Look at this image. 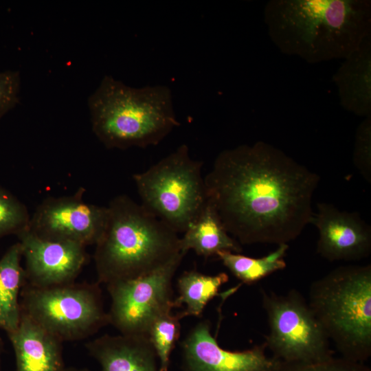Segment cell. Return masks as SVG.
Wrapping results in <instances>:
<instances>
[{"label":"cell","instance_id":"cell-23","mask_svg":"<svg viewBox=\"0 0 371 371\" xmlns=\"http://www.w3.org/2000/svg\"><path fill=\"white\" fill-rule=\"evenodd\" d=\"M352 160L363 178L371 181V115L364 117L355 134Z\"/></svg>","mask_w":371,"mask_h":371},{"label":"cell","instance_id":"cell-25","mask_svg":"<svg viewBox=\"0 0 371 371\" xmlns=\"http://www.w3.org/2000/svg\"><path fill=\"white\" fill-rule=\"evenodd\" d=\"M21 87L19 71H0V120L19 102Z\"/></svg>","mask_w":371,"mask_h":371},{"label":"cell","instance_id":"cell-6","mask_svg":"<svg viewBox=\"0 0 371 371\" xmlns=\"http://www.w3.org/2000/svg\"><path fill=\"white\" fill-rule=\"evenodd\" d=\"M203 162L180 145L146 171L133 176L142 205L177 234L184 232L207 203Z\"/></svg>","mask_w":371,"mask_h":371},{"label":"cell","instance_id":"cell-7","mask_svg":"<svg viewBox=\"0 0 371 371\" xmlns=\"http://www.w3.org/2000/svg\"><path fill=\"white\" fill-rule=\"evenodd\" d=\"M20 304L23 314L62 342L88 338L109 324L98 284L34 287L25 282Z\"/></svg>","mask_w":371,"mask_h":371},{"label":"cell","instance_id":"cell-4","mask_svg":"<svg viewBox=\"0 0 371 371\" xmlns=\"http://www.w3.org/2000/svg\"><path fill=\"white\" fill-rule=\"evenodd\" d=\"M87 105L92 131L109 149L156 146L180 125L166 85L135 88L106 75Z\"/></svg>","mask_w":371,"mask_h":371},{"label":"cell","instance_id":"cell-10","mask_svg":"<svg viewBox=\"0 0 371 371\" xmlns=\"http://www.w3.org/2000/svg\"><path fill=\"white\" fill-rule=\"evenodd\" d=\"M85 192L80 188L71 195L44 199L31 216L29 230L45 240L95 245L104 230L108 207L86 202Z\"/></svg>","mask_w":371,"mask_h":371},{"label":"cell","instance_id":"cell-3","mask_svg":"<svg viewBox=\"0 0 371 371\" xmlns=\"http://www.w3.org/2000/svg\"><path fill=\"white\" fill-rule=\"evenodd\" d=\"M94 262L105 285L150 273L181 252L178 234L127 195L109 203Z\"/></svg>","mask_w":371,"mask_h":371},{"label":"cell","instance_id":"cell-13","mask_svg":"<svg viewBox=\"0 0 371 371\" xmlns=\"http://www.w3.org/2000/svg\"><path fill=\"white\" fill-rule=\"evenodd\" d=\"M311 223L318 230L317 252L329 261H357L371 252V228L357 212L341 211L327 203L317 204Z\"/></svg>","mask_w":371,"mask_h":371},{"label":"cell","instance_id":"cell-1","mask_svg":"<svg viewBox=\"0 0 371 371\" xmlns=\"http://www.w3.org/2000/svg\"><path fill=\"white\" fill-rule=\"evenodd\" d=\"M320 178L262 141L222 150L204 177L209 202L241 245L288 244L311 223Z\"/></svg>","mask_w":371,"mask_h":371},{"label":"cell","instance_id":"cell-17","mask_svg":"<svg viewBox=\"0 0 371 371\" xmlns=\"http://www.w3.org/2000/svg\"><path fill=\"white\" fill-rule=\"evenodd\" d=\"M179 249L186 254L192 249L205 258L216 256L221 251L240 254L243 251L241 245L227 232L209 201L179 238Z\"/></svg>","mask_w":371,"mask_h":371},{"label":"cell","instance_id":"cell-8","mask_svg":"<svg viewBox=\"0 0 371 371\" xmlns=\"http://www.w3.org/2000/svg\"><path fill=\"white\" fill-rule=\"evenodd\" d=\"M269 333L265 344L283 363H308L333 357L330 340L308 302L295 289L278 295L261 290Z\"/></svg>","mask_w":371,"mask_h":371},{"label":"cell","instance_id":"cell-26","mask_svg":"<svg viewBox=\"0 0 371 371\" xmlns=\"http://www.w3.org/2000/svg\"><path fill=\"white\" fill-rule=\"evenodd\" d=\"M65 371H88V370L85 369H82V370L69 369V370H65Z\"/></svg>","mask_w":371,"mask_h":371},{"label":"cell","instance_id":"cell-21","mask_svg":"<svg viewBox=\"0 0 371 371\" xmlns=\"http://www.w3.org/2000/svg\"><path fill=\"white\" fill-rule=\"evenodd\" d=\"M179 313H164L152 324L148 337L157 355L161 371H168L170 356L181 335Z\"/></svg>","mask_w":371,"mask_h":371},{"label":"cell","instance_id":"cell-24","mask_svg":"<svg viewBox=\"0 0 371 371\" xmlns=\"http://www.w3.org/2000/svg\"><path fill=\"white\" fill-rule=\"evenodd\" d=\"M276 371H370L363 363L344 357L328 359L308 363H283Z\"/></svg>","mask_w":371,"mask_h":371},{"label":"cell","instance_id":"cell-14","mask_svg":"<svg viewBox=\"0 0 371 371\" xmlns=\"http://www.w3.org/2000/svg\"><path fill=\"white\" fill-rule=\"evenodd\" d=\"M85 346L100 371H161L147 336L104 335Z\"/></svg>","mask_w":371,"mask_h":371},{"label":"cell","instance_id":"cell-5","mask_svg":"<svg viewBox=\"0 0 371 371\" xmlns=\"http://www.w3.org/2000/svg\"><path fill=\"white\" fill-rule=\"evenodd\" d=\"M308 303L341 357L371 355V265L339 267L313 282Z\"/></svg>","mask_w":371,"mask_h":371},{"label":"cell","instance_id":"cell-2","mask_svg":"<svg viewBox=\"0 0 371 371\" xmlns=\"http://www.w3.org/2000/svg\"><path fill=\"white\" fill-rule=\"evenodd\" d=\"M263 19L280 52L311 64L344 60L371 37L369 0H270Z\"/></svg>","mask_w":371,"mask_h":371},{"label":"cell","instance_id":"cell-12","mask_svg":"<svg viewBox=\"0 0 371 371\" xmlns=\"http://www.w3.org/2000/svg\"><path fill=\"white\" fill-rule=\"evenodd\" d=\"M26 284L49 287L74 282L88 260L86 247L41 238L29 229L17 236Z\"/></svg>","mask_w":371,"mask_h":371},{"label":"cell","instance_id":"cell-19","mask_svg":"<svg viewBox=\"0 0 371 371\" xmlns=\"http://www.w3.org/2000/svg\"><path fill=\"white\" fill-rule=\"evenodd\" d=\"M228 280L224 272L210 276L196 270L184 271L177 280L179 295L174 299L175 308L185 305V309L179 312L181 317L201 315L206 305L218 295L220 288Z\"/></svg>","mask_w":371,"mask_h":371},{"label":"cell","instance_id":"cell-18","mask_svg":"<svg viewBox=\"0 0 371 371\" xmlns=\"http://www.w3.org/2000/svg\"><path fill=\"white\" fill-rule=\"evenodd\" d=\"M21 261L19 242L11 245L0 258V329L8 335L17 329L21 317L20 296L26 282Z\"/></svg>","mask_w":371,"mask_h":371},{"label":"cell","instance_id":"cell-15","mask_svg":"<svg viewBox=\"0 0 371 371\" xmlns=\"http://www.w3.org/2000/svg\"><path fill=\"white\" fill-rule=\"evenodd\" d=\"M16 371H65L62 341L21 313L17 329L8 335Z\"/></svg>","mask_w":371,"mask_h":371},{"label":"cell","instance_id":"cell-16","mask_svg":"<svg viewBox=\"0 0 371 371\" xmlns=\"http://www.w3.org/2000/svg\"><path fill=\"white\" fill-rule=\"evenodd\" d=\"M332 81L342 108L358 116L371 115V37L344 59Z\"/></svg>","mask_w":371,"mask_h":371},{"label":"cell","instance_id":"cell-20","mask_svg":"<svg viewBox=\"0 0 371 371\" xmlns=\"http://www.w3.org/2000/svg\"><path fill=\"white\" fill-rule=\"evenodd\" d=\"M288 249V244H281L273 252L258 258L231 251H221L216 256L236 278L244 284H251L284 269L286 266L284 256Z\"/></svg>","mask_w":371,"mask_h":371},{"label":"cell","instance_id":"cell-22","mask_svg":"<svg viewBox=\"0 0 371 371\" xmlns=\"http://www.w3.org/2000/svg\"><path fill=\"white\" fill-rule=\"evenodd\" d=\"M30 218L25 205L0 186V238L27 230Z\"/></svg>","mask_w":371,"mask_h":371},{"label":"cell","instance_id":"cell-9","mask_svg":"<svg viewBox=\"0 0 371 371\" xmlns=\"http://www.w3.org/2000/svg\"><path fill=\"white\" fill-rule=\"evenodd\" d=\"M186 254L136 278L106 285L111 297L109 324L120 334L147 336L153 322L175 308L172 279Z\"/></svg>","mask_w":371,"mask_h":371},{"label":"cell","instance_id":"cell-11","mask_svg":"<svg viewBox=\"0 0 371 371\" xmlns=\"http://www.w3.org/2000/svg\"><path fill=\"white\" fill-rule=\"evenodd\" d=\"M180 346L182 371H276L281 363L267 354L265 343L243 351L223 349L207 320L197 323Z\"/></svg>","mask_w":371,"mask_h":371},{"label":"cell","instance_id":"cell-27","mask_svg":"<svg viewBox=\"0 0 371 371\" xmlns=\"http://www.w3.org/2000/svg\"><path fill=\"white\" fill-rule=\"evenodd\" d=\"M0 371H1V368H0Z\"/></svg>","mask_w":371,"mask_h":371}]
</instances>
